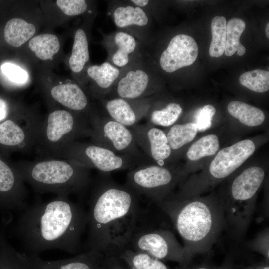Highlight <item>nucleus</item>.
I'll list each match as a JSON object with an SVG mask.
<instances>
[{
    "label": "nucleus",
    "mask_w": 269,
    "mask_h": 269,
    "mask_svg": "<svg viewBox=\"0 0 269 269\" xmlns=\"http://www.w3.org/2000/svg\"><path fill=\"white\" fill-rule=\"evenodd\" d=\"M87 227V216L81 204L68 197L57 196L45 202L27 206L21 212L16 232L27 255L39 256L58 249L78 255L82 237Z\"/></svg>",
    "instance_id": "f257e3e1"
},
{
    "label": "nucleus",
    "mask_w": 269,
    "mask_h": 269,
    "mask_svg": "<svg viewBox=\"0 0 269 269\" xmlns=\"http://www.w3.org/2000/svg\"><path fill=\"white\" fill-rule=\"evenodd\" d=\"M141 211L139 196L106 177L93 184L88 201L84 251L118 256L127 246Z\"/></svg>",
    "instance_id": "f03ea898"
},
{
    "label": "nucleus",
    "mask_w": 269,
    "mask_h": 269,
    "mask_svg": "<svg viewBox=\"0 0 269 269\" xmlns=\"http://www.w3.org/2000/svg\"><path fill=\"white\" fill-rule=\"evenodd\" d=\"M157 205L170 218L182 238L190 261L194 255L208 252L226 227L219 199L168 196Z\"/></svg>",
    "instance_id": "7ed1b4c3"
},
{
    "label": "nucleus",
    "mask_w": 269,
    "mask_h": 269,
    "mask_svg": "<svg viewBox=\"0 0 269 269\" xmlns=\"http://www.w3.org/2000/svg\"><path fill=\"white\" fill-rule=\"evenodd\" d=\"M17 170L24 182L40 193L81 195L92 183L90 169L62 158L21 161Z\"/></svg>",
    "instance_id": "20e7f679"
},
{
    "label": "nucleus",
    "mask_w": 269,
    "mask_h": 269,
    "mask_svg": "<svg viewBox=\"0 0 269 269\" xmlns=\"http://www.w3.org/2000/svg\"><path fill=\"white\" fill-rule=\"evenodd\" d=\"M67 110H55L42 121L36 152L41 158H57L68 144L89 136L88 118Z\"/></svg>",
    "instance_id": "39448f33"
},
{
    "label": "nucleus",
    "mask_w": 269,
    "mask_h": 269,
    "mask_svg": "<svg viewBox=\"0 0 269 269\" xmlns=\"http://www.w3.org/2000/svg\"><path fill=\"white\" fill-rule=\"evenodd\" d=\"M125 249L146 253L162 261L177 262L180 269L189 266L190 262L183 246L174 233L148 224L142 210Z\"/></svg>",
    "instance_id": "423d86ee"
},
{
    "label": "nucleus",
    "mask_w": 269,
    "mask_h": 269,
    "mask_svg": "<svg viewBox=\"0 0 269 269\" xmlns=\"http://www.w3.org/2000/svg\"><path fill=\"white\" fill-rule=\"evenodd\" d=\"M91 142L116 154L130 157L138 165L147 163L148 158L138 147L131 129L107 115L92 113L88 117Z\"/></svg>",
    "instance_id": "0eeeda50"
},
{
    "label": "nucleus",
    "mask_w": 269,
    "mask_h": 269,
    "mask_svg": "<svg viewBox=\"0 0 269 269\" xmlns=\"http://www.w3.org/2000/svg\"><path fill=\"white\" fill-rule=\"evenodd\" d=\"M155 70L144 50L140 56L128 66L121 69L119 78L105 97L126 99L149 97L156 91Z\"/></svg>",
    "instance_id": "6e6552de"
},
{
    "label": "nucleus",
    "mask_w": 269,
    "mask_h": 269,
    "mask_svg": "<svg viewBox=\"0 0 269 269\" xmlns=\"http://www.w3.org/2000/svg\"><path fill=\"white\" fill-rule=\"evenodd\" d=\"M57 158L70 160L89 169L108 173L132 169L138 165L130 157L121 155L92 142L73 141L66 146Z\"/></svg>",
    "instance_id": "1a4fd4ad"
},
{
    "label": "nucleus",
    "mask_w": 269,
    "mask_h": 269,
    "mask_svg": "<svg viewBox=\"0 0 269 269\" xmlns=\"http://www.w3.org/2000/svg\"><path fill=\"white\" fill-rule=\"evenodd\" d=\"M164 166L137 165L128 173L124 185L138 196H143L158 205L177 182L176 174Z\"/></svg>",
    "instance_id": "9d476101"
},
{
    "label": "nucleus",
    "mask_w": 269,
    "mask_h": 269,
    "mask_svg": "<svg viewBox=\"0 0 269 269\" xmlns=\"http://www.w3.org/2000/svg\"><path fill=\"white\" fill-rule=\"evenodd\" d=\"M108 12L119 30L134 36L144 49L149 45L151 17L143 9L128 0H111Z\"/></svg>",
    "instance_id": "9b49d317"
},
{
    "label": "nucleus",
    "mask_w": 269,
    "mask_h": 269,
    "mask_svg": "<svg viewBox=\"0 0 269 269\" xmlns=\"http://www.w3.org/2000/svg\"><path fill=\"white\" fill-rule=\"evenodd\" d=\"M42 121L22 115L16 120L8 119L0 123V144L22 153L29 152L36 147Z\"/></svg>",
    "instance_id": "f8f14e48"
},
{
    "label": "nucleus",
    "mask_w": 269,
    "mask_h": 269,
    "mask_svg": "<svg viewBox=\"0 0 269 269\" xmlns=\"http://www.w3.org/2000/svg\"><path fill=\"white\" fill-rule=\"evenodd\" d=\"M198 55V47L194 39L185 34H177L170 39L158 57H147L151 64L157 63L163 72L173 74L192 65Z\"/></svg>",
    "instance_id": "ddd939ff"
},
{
    "label": "nucleus",
    "mask_w": 269,
    "mask_h": 269,
    "mask_svg": "<svg viewBox=\"0 0 269 269\" xmlns=\"http://www.w3.org/2000/svg\"><path fill=\"white\" fill-rule=\"evenodd\" d=\"M18 259L28 269H103L105 256L95 251H86L74 257L45 261L39 256L16 252Z\"/></svg>",
    "instance_id": "4468645a"
},
{
    "label": "nucleus",
    "mask_w": 269,
    "mask_h": 269,
    "mask_svg": "<svg viewBox=\"0 0 269 269\" xmlns=\"http://www.w3.org/2000/svg\"><path fill=\"white\" fill-rule=\"evenodd\" d=\"M129 128L138 147L146 156L153 159L158 165H164V161L171 156L172 150L163 131L147 122L137 124Z\"/></svg>",
    "instance_id": "2eb2a0df"
},
{
    "label": "nucleus",
    "mask_w": 269,
    "mask_h": 269,
    "mask_svg": "<svg viewBox=\"0 0 269 269\" xmlns=\"http://www.w3.org/2000/svg\"><path fill=\"white\" fill-rule=\"evenodd\" d=\"M102 43L108 54L106 61L120 69L136 60L144 50L136 38L119 30L105 35Z\"/></svg>",
    "instance_id": "dca6fc26"
},
{
    "label": "nucleus",
    "mask_w": 269,
    "mask_h": 269,
    "mask_svg": "<svg viewBox=\"0 0 269 269\" xmlns=\"http://www.w3.org/2000/svg\"><path fill=\"white\" fill-rule=\"evenodd\" d=\"M152 98L126 99L119 97H105L101 99L106 115L128 128L145 118Z\"/></svg>",
    "instance_id": "f3484780"
},
{
    "label": "nucleus",
    "mask_w": 269,
    "mask_h": 269,
    "mask_svg": "<svg viewBox=\"0 0 269 269\" xmlns=\"http://www.w3.org/2000/svg\"><path fill=\"white\" fill-rule=\"evenodd\" d=\"M255 150L254 142L250 139L240 141L218 152L209 168L211 178H226L239 168Z\"/></svg>",
    "instance_id": "a211bd4d"
},
{
    "label": "nucleus",
    "mask_w": 269,
    "mask_h": 269,
    "mask_svg": "<svg viewBox=\"0 0 269 269\" xmlns=\"http://www.w3.org/2000/svg\"><path fill=\"white\" fill-rule=\"evenodd\" d=\"M52 97L70 111L80 113L86 110L88 100L86 93L77 84L66 83L54 86L50 90Z\"/></svg>",
    "instance_id": "6ab92c4d"
},
{
    "label": "nucleus",
    "mask_w": 269,
    "mask_h": 269,
    "mask_svg": "<svg viewBox=\"0 0 269 269\" xmlns=\"http://www.w3.org/2000/svg\"><path fill=\"white\" fill-rule=\"evenodd\" d=\"M121 69L106 61L100 65L89 66L86 70L88 77L96 88V95L101 99L111 91L119 78Z\"/></svg>",
    "instance_id": "aec40b11"
},
{
    "label": "nucleus",
    "mask_w": 269,
    "mask_h": 269,
    "mask_svg": "<svg viewBox=\"0 0 269 269\" xmlns=\"http://www.w3.org/2000/svg\"><path fill=\"white\" fill-rule=\"evenodd\" d=\"M117 258L123 261L129 269H172L163 261L146 253L129 249L122 250Z\"/></svg>",
    "instance_id": "412c9836"
},
{
    "label": "nucleus",
    "mask_w": 269,
    "mask_h": 269,
    "mask_svg": "<svg viewBox=\"0 0 269 269\" xmlns=\"http://www.w3.org/2000/svg\"><path fill=\"white\" fill-rule=\"evenodd\" d=\"M35 31L32 24L20 18H12L5 26L4 39L10 45L20 47L34 35Z\"/></svg>",
    "instance_id": "4be33fe9"
},
{
    "label": "nucleus",
    "mask_w": 269,
    "mask_h": 269,
    "mask_svg": "<svg viewBox=\"0 0 269 269\" xmlns=\"http://www.w3.org/2000/svg\"><path fill=\"white\" fill-rule=\"evenodd\" d=\"M229 114L248 126H257L262 124L265 115L260 109L239 101H232L227 106Z\"/></svg>",
    "instance_id": "5701e85b"
},
{
    "label": "nucleus",
    "mask_w": 269,
    "mask_h": 269,
    "mask_svg": "<svg viewBox=\"0 0 269 269\" xmlns=\"http://www.w3.org/2000/svg\"><path fill=\"white\" fill-rule=\"evenodd\" d=\"M182 112L180 105L175 102H170L161 108L151 105L145 118L151 125L169 127L176 122Z\"/></svg>",
    "instance_id": "b1692460"
},
{
    "label": "nucleus",
    "mask_w": 269,
    "mask_h": 269,
    "mask_svg": "<svg viewBox=\"0 0 269 269\" xmlns=\"http://www.w3.org/2000/svg\"><path fill=\"white\" fill-rule=\"evenodd\" d=\"M89 58L86 33L83 29H78L75 33L72 54L69 60L71 70L76 73L80 72L89 61Z\"/></svg>",
    "instance_id": "393cba45"
},
{
    "label": "nucleus",
    "mask_w": 269,
    "mask_h": 269,
    "mask_svg": "<svg viewBox=\"0 0 269 269\" xmlns=\"http://www.w3.org/2000/svg\"><path fill=\"white\" fill-rule=\"evenodd\" d=\"M246 24L241 19L233 18L226 24V39L224 54L231 56L237 52L239 56L243 55L245 47L241 44L240 37L245 30Z\"/></svg>",
    "instance_id": "a878e982"
},
{
    "label": "nucleus",
    "mask_w": 269,
    "mask_h": 269,
    "mask_svg": "<svg viewBox=\"0 0 269 269\" xmlns=\"http://www.w3.org/2000/svg\"><path fill=\"white\" fill-rule=\"evenodd\" d=\"M197 131V126L194 123L173 125L166 134L172 151L179 149L192 141L195 137Z\"/></svg>",
    "instance_id": "bb28decb"
},
{
    "label": "nucleus",
    "mask_w": 269,
    "mask_h": 269,
    "mask_svg": "<svg viewBox=\"0 0 269 269\" xmlns=\"http://www.w3.org/2000/svg\"><path fill=\"white\" fill-rule=\"evenodd\" d=\"M29 47L38 58L46 60L50 59L58 52L60 43L55 35L44 34L32 38L29 42Z\"/></svg>",
    "instance_id": "cd10ccee"
},
{
    "label": "nucleus",
    "mask_w": 269,
    "mask_h": 269,
    "mask_svg": "<svg viewBox=\"0 0 269 269\" xmlns=\"http://www.w3.org/2000/svg\"><path fill=\"white\" fill-rule=\"evenodd\" d=\"M226 18L224 16L214 17L211 21L212 40L209 53L211 57H219L224 52L226 39Z\"/></svg>",
    "instance_id": "c85d7f7f"
},
{
    "label": "nucleus",
    "mask_w": 269,
    "mask_h": 269,
    "mask_svg": "<svg viewBox=\"0 0 269 269\" xmlns=\"http://www.w3.org/2000/svg\"><path fill=\"white\" fill-rule=\"evenodd\" d=\"M219 147L218 137L215 134H209L193 143L186 155L189 159L196 161L204 157L215 154Z\"/></svg>",
    "instance_id": "c756f323"
},
{
    "label": "nucleus",
    "mask_w": 269,
    "mask_h": 269,
    "mask_svg": "<svg viewBox=\"0 0 269 269\" xmlns=\"http://www.w3.org/2000/svg\"><path fill=\"white\" fill-rule=\"evenodd\" d=\"M240 83L249 89L258 93H264L269 89V72L255 69L242 74Z\"/></svg>",
    "instance_id": "7c9ffc66"
},
{
    "label": "nucleus",
    "mask_w": 269,
    "mask_h": 269,
    "mask_svg": "<svg viewBox=\"0 0 269 269\" xmlns=\"http://www.w3.org/2000/svg\"><path fill=\"white\" fill-rule=\"evenodd\" d=\"M247 247L251 250L258 252L269 262V229L266 227L259 232L256 236L250 240Z\"/></svg>",
    "instance_id": "2f4dec72"
},
{
    "label": "nucleus",
    "mask_w": 269,
    "mask_h": 269,
    "mask_svg": "<svg viewBox=\"0 0 269 269\" xmlns=\"http://www.w3.org/2000/svg\"><path fill=\"white\" fill-rule=\"evenodd\" d=\"M215 113V108L211 104L205 105L196 111L194 116V123L198 131H204L211 126L213 117Z\"/></svg>",
    "instance_id": "473e14b6"
},
{
    "label": "nucleus",
    "mask_w": 269,
    "mask_h": 269,
    "mask_svg": "<svg viewBox=\"0 0 269 269\" xmlns=\"http://www.w3.org/2000/svg\"><path fill=\"white\" fill-rule=\"evenodd\" d=\"M58 7L68 16H77L84 13L88 8L84 0H58Z\"/></svg>",
    "instance_id": "72a5a7b5"
},
{
    "label": "nucleus",
    "mask_w": 269,
    "mask_h": 269,
    "mask_svg": "<svg viewBox=\"0 0 269 269\" xmlns=\"http://www.w3.org/2000/svg\"><path fill=\"white\" fill-rule=\"evenodd\" d=\"M1 69L9 80L16 85L24 84L28 79L27 72L14 64L5 63L1 66Z\"/></svg>",
    "instance_id": "f704fd0d"
},
{
    "label": "nucleus",
    "mask_w": 269,
    "mask_h": 269,
    "mask_svg": "<svg viewBox=\"0 0 269 269\" xmlns=\"http://www.w3.org/2000/svg\"><path fill=\"white\" fill-rule=\"evenodd\" d=\"M0 269H28L17 258L16 252L12 251L1 255Z\"/></svg>",
    "instance_id": "c9c22d12"
},
{
    "label": "nucleus",
    "mask_w": 269,
    "mask_h": 269,
    "mask_svg": "<svg viewBox=\"0 0 269 269\" xmlns=\"http://www.w3.org/2000/svg\"><path fill=\"white\" fill-rule=\"evenodd\" d=\"M103 269H126L123 268L118 258L115 256H105Z\"/></svg>",
    "instance_id": "e433bc0d"
},
{
    "label": "nucleus",
    "mask_w": 269,
    "mask_h": 269,
    "mask_svg": "<svg viewBox=\"0 0 269 269\" xmlns=\"http://www.w3.org/2000/svg\"><path fill=\"white\" fill-rule=\"evenodd\" d=\"M214 269H241V267L235 265L231 258L228 257L220 266L215 267Z\"/></svg>",
    "instance_id": "4c0bfd02"
},
{
    "label": "nucleus",
    "mask_w": 269,
    "mask_h": 269,
    "mask_svg": "<svg viewBox=\"0 0 269 269\" xmlns=\"http://www.w3.org/2000/svg\"><path fill=\"white\" fill-rule=\"evenodd\" d=\"M8 110L6 102L0 98V122L4 120L8 115Z\"/></svg>",
    "instance_id": "58836bf2"
},
{
    "label": "nucleus",
    "mask_w": 269,
    "mask_h": 269,
    "mask_svg": "<svg viewBox=\"0 0 269 269\" xmlns=\"http://www.w3.org/2000/svg\"><path fill=\"white\" fill-rule=\"evenodd\" d=\"M241 269H269V262L265 261V263L254 264L246 267H242Z\"/></svg>",
    "instance_id": "ea45409f"
},
{
    "label": "nucleus",
    "mask_w": 269,
    "mask_h": 269,
    "mask_svg": "<svg viewBox=\"0 0 269 269\" xmlns=\"http://www.w3.org/2000/svg\"><path fill=\"white\" fill-rule=\"evenodd\" d=\"M215 268V267L211 265L210 263L206 262L192 267H189L188 266L184 269L178 268L179 269H214Z\"/></svg>",
    "instance_id": "a19ab883"
},
{
    "label": "nucleus",
    "mask_w": 269,
    "mask_h": 269,
    "mask_svg": "<svg viewBox=\"0 0 269 269\" xmlns=\"http://www.w3.org/2000/svg\"><path fill=\"white\" fill-rule=\"evenodd\" d=\"M265 32L267 37L269 38V23L268 22L266 26Z\"/></svg>",
    "instance_id": "79ce46f5"
}]
</instances>
